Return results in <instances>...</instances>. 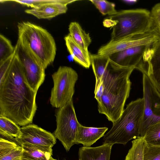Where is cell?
<instances>
[{"label": "cell", "mask_w": 160, "mask_h": 160, "mask_svg": "<svg viewBox=\"0 0 160 160\" xmlns=\"http://www.w3.org/2000/svg\"><path fill=\"white\" fill-rule=\"evenodd\" d=\"M0 138L4 139L9 141L16 143L19 146L22 145L18 142L16 138H14L0 130Z\"/></svg>", "instance_id": "obj_32"}, {"label": "cell", "mask_w": 160, "mask_h": 160, "mask_svg": "<svg viewBox=\"0 0 160 160\" xmlns=\"http://www.w3.org/2000/svg\"><path fill=\"white\" fill-rule=\"evenodd\" d=\"M143 160H160V146L146 144L144 150Z\"/></svg>", "instance_id": "obj_27"}, {"label": "cell", "mask_w": 160, "mask_h": 160, "mask_svg": "<svg viewBox=\"0 0 160 160\" xmlns=\"http://www.w3.org/2000/svg\"><path fill=\"white\" fill-rule=\"evenodd\" d=\"M108 128L88 127L79 125L76 138V144H81L83 147H89L104 136Z\"/></svg>", "instance_id": "obj_15"}, {"label": "cell", "mask_w": 160, "mask_h": 160, "mask_svg": "<svg viewBox=\"0 0 160 160\" xmlns=\"http://www.w3.org/2000/svg\"><path fill=\"white\" fill-rule=\"evenodd\" d=\"M15 52H15L12 55L0 62V82L2 80L8 70L13 61Z\"/></svg>", "instance_id": "obj_30"}, {"label": "cell", "mask_w": 160, "mask_h": 160, "mask_svg": "<svg viewBox=\"0 0 160 160\" xmlns=\"http://www.w3.org/2000/svg\"><path fill=\"white\" fill-rule=\"evenodd\" d=\"M37 93L28 84L15 52L8 70L0 82V116L19 126L31 124L37 108Z\"/></svg>", "instance_id": "obj_1"}, {"label": "cell", "mask_w": 160, "mask_h": 160, "mask_svg": "<svg viewBox=\"0 0 160 160\" xmlns=\"http://www.w3.org/2000/svg\"><path fill=\"white\" fill-rule=\"evenodd\" d=\"M160 93V40L149 50L146 57L144 71Z\"/></svg>", "instance_id": "obj_14"}, {"label": "cell", "mask_w": 160, "mask_h": 160, "mask_svg": "<svg viewBox=\"0 0 160 160\" xmlns=\"http://www.w3.org/2000/svg\"><path fill=\"white\" fill-rule=\"evenodd\" d=\"M15 48L3 35L0 34V62L12 55L15 52Z\"/></svg>", "instance_id": "obj_24"}, {"label": "cell", "mask_w": 160, "mask_h": 160, "mask_svg": "<svg viewBox=\"0 0 160 160\" xmlns=\"http://www.w3.org/2000/svg\"><path fill=\"white\" fill-rule=\"evenodd\" d=\"M0 130L14 137L17 138L21 133V128L9 118L0 116Z\"/></svg>", "instance_id": "obj_23"}, {"label": "cell", "mask_w": 160, "mask_h": 160, "mask_svg": "<svg viewBox=\"0 0 160 160\" xmlns=\"http://www.w3.org/2000/svg\"><path fill=\"white\" fill-rule=\"evenodd\" d=\"M23 153L22 146H18L6 154L0 157V160H17L22 158Z\"/></svg>", "instance_id": "obj_28"}, {"label": "cell", "mask_w": 160, "mask_h": 160, "mask_svg": "<svg viewBox=\"0 0 160 160\" xmlns=\"http://www.w3.org/2000/svg\"><path fill=\"white\" fill-rule=\"evenodd\" d=\"M67 50L74 60L86 68L91 65L90 53L79 45L68 34L64 38Z\"/></svg>", "instance_id": "obj_17"}, {"label": "cell", "mask_w": 160, "mask_h": 160, "mask_svg": "<svg viewBox=\"0 0 160 160\" xmlns=\"http://www.w3.org/2000/svg\"><path fill=\"white\" fill-rule=\"evenodd\" d=\"M152 20L151 29L160 38V3L155 4L150 11Z\"/></svg>", "instance_id": "obj_26"}, {"label": "cell", "mask_w": 160, "mask_h": 160, "mask_svg": "<svg viewBox=\"0 0 160 160\" xmlns=\"http://www.w3.org/2000/svg\"><path fill=\"white\" fill-rule=\"evenodd\" d=\"M142 74L144 108L139 132L141 137H144L150 126L160 122V93L147 75L145 73Z\"/></svg>", "instance_id": "obj_9"}, {"label": "cell", "mask_w": 160, "mask_h": 160, "mask_svg": "<svg viewBox=\"0 0 160 160\" xmlns=\"http://www.w3.org/2000/svg\"><path fill=\"white\" fill-rule=\"evenodd\" d=\"M143 138L147 144L160 146V122L150 126Z\"/></svg>", "instance_id": "obj_22"}, {"label": "cell", "mask_w": 160, "mask_h": 160, "mask_svg": "<svg viewBox=\"0 0 160 160\" xmlns=\"http://www.w3.org/2000/svg\"><path fill=\"white\" fill-rule=\"evenodd\" d=\"M114 21L110 18L105 19L103 22V25L105 27H107L112 28L115 25Z\"/></svg>", "instance_id": "obj_33"}, {"label": "cell", "mask_w": 160, "mask_h": 160, "mask_svg": "<svg viewBox=\"0 0 160 160\" xmlns=\"http://www.w3.org/2000/svg\"><path fill=\"white\" fill-rule=\"evenodd\" d=\"M158 41L132 47L109 57L112 60L121 66L134 67L141 72L143 68L147 54Z\"/></svg>", "instance_id": "obj_11"}, {"label": "cell", "mask_w": 160, "mask_h": 160, "mask_svg": "<svg viewBox=\"0 0 160 160\" xmlns=\"http://www.w3.org/2000/svg\"><path fill=\"white\" fill-rule=\"evenodd\" d=\"M18 146L16 143L0 138V157L9 152Z\"/></svg>", "instance_id": "obj_29"}, {"label": "cell", "mask_w": 160, "mask_h": 160, "mask_svg": "<svg viewBox=\"0 0 160 160\" xmlns=\"http://www.w3.org/2000/svg\"><path fill=\"white\" fill-rule=\"evenodd\" d=\"M26 160V159H23L22 158H21V159H18V160Z\"/></svg>", "instance_id": "obj_35"}, {"label": "cell", "mask_w": 160, "mask_h": 160, "mask_svg": "<svg viewBox=\"0 0 160 160\" xmlns=\"http://www.w3.org/2000/svg\"><path fill=\"white\" fill-rule=\"evenodd\" d=\"M143 98L129 103L120 118L112 123L110 130L104 135L103 144L125 145L132 139L140 137V130L144 112Z\"/></svg>", "instance_id": "obj_3"}, {"label": "cell", "mask_w": 160, "mask_h": 160, "mask_svg": "<svg viewBox=\"0 0 160 160\" xmlns=\"http://www.w3.org/2000/svg\"><path fill=\"white\" fill-rule=\"evenodd\" d=\"M146 144L143 137L134 139L132 141V146L125 160H143L144 150Z\"/></svg>", "instance_id": "obj_21"}, {"label": "cell", "mask_w": 160, "mask_h": 160, "mask_svg": "<svg viewBox=\"0 0 160 160\" xmlns=\"http://www.w3.org/2000/svg\"><path fill=\"white\" fill-rule=\"evenodd\" d=\"M15 47L26 79L31 88L37 92L45 80V69L39 59L24 42L18 38Z\"/></svg>", "instance_id": "obj_7"}, {"label": "cell", "mask_w": 160, "mask_h": 160, "mask_svg": "<svg viewBox=\"0 0 160 160\" xmlns=\"http://www.w3.org/2000/svg\"><path fill=\"white\" fill-rule=\"evenodd\" d=\"M134 69L121 66L110 59L103 77V92L98 110L112 123L118 119L124 110L131 90L130 77Z\"/></svg>", "instance_id": "obj_2"}, {"label": "cell", "mask_w": 160, "mask_h": 160, "mask_svg": "<svg viewBox=\"0 0 160 160\" xmlns=\"http://www.w3.org/2000/svg\"><path fill=\"white\" fill-rule=\"evenodd\" d=\"M90 1L103 15L111 16L118 12L115 8V5L113 3L104 0H92Z\"/></svg>", "instance_id": "obj_25"}, {"label": "cell", "mask_w": 160, "mask_h": 160, "mask_svg": "<svg viewBox=\"0 0 160 160\" xmlns=\"http://www.w3.org/2000/svg\"><path fill=\"white\" fill-rule=\"evenodd\" d=\"M91 65L96 78L95 89L102 80L103 77L107 69L110 59L109 56L90 53Z\"/></svg>", "instance_id": "obj_18"}, {"label": "cell", "mask_w": 160, "mask_h": 160, "mask_svg": "<svg viewBox=\"0 0 160 160\" xmlns=\"http://www.w3.org/2000/svg\"><path fill=\"white\" fill-rule=\"evenodd\" d=\"M69 34L79 45L86 50L92 42L89 34L87 33L78 22H71L69 25Z\"/></svg>", "instance_id": "obj_19"}, {"label": "cell", "mask_w": 160, "mask_h": 160, "mask_svg": "<svg viewBox=\"0 0 160 160\" xmlns=\"http://www.w3.org/2000/svg\"><path fill=\"white\" fill-rule=\"evenodd\" d=\"M160 40V38L152 30L149 32L111 40L102 46L97 54L109 56L112 54L129 48L139 44L150 43Z\"/></svg>", "instance_id": "obj_12"}, {"label": "cell", "mask_w": 160, "mask_h": 160, "mask_svg": "<svg viewBox=\"0 0 160 160\" xmlns=\"http://www.w3.org/2000/svg\"><path fill=\"white\" fill-rule=\"evenodd\" d=\"M114 21L111 40L148 32L151 30L150 11L145 9L122 10L109 16Z\"/></svg>", "instance_id": "obj_5"}, {"label": "cell", "mask_w": 160, "mask_h": 160, "mask_svg": "<svg viewBox=\"0 0 160 160\" xmlns=\"http://www.w3.org/2000/svg\"><path fill=\"white\" fill-rule=\"evenodd\" d=\"M103 92V80L100 83L99 85L97 88L95 89L94 98L97 100L98 104L100 103L101 100V98Z\"/></svg>", "instance_id": "obj_31"}, {"label": "cell", "mask_w": 160, "mask_h": 160, "mask_svg": "<svg viewBox=\"0 0 160 160\" xmlns=\"http://www.w3.org/2000/svg\"><path fill=\"white\" fill-rule=\"evenodd\" d=\"M21 131L20 135L16 138L21 145L35 147L52 154V148L56 142L53 134L31 124L21 128Z\"/></svg>", "instance_id": "obj_10"}, {"label": "cell", "mask_w": 160, "mask_h": 160, "mask_svg": "<svg viewBox=\"0 0 160 160\" xmlns=\"http://www.w3.org/2000/svg\"><path fill=\"white\" fill-rule=\"evenodd\" d=\"M112 146L107 143L97 147L80 148L78 152L79 160H110Z\"/></svg>", "instance_id": "obj_16"}, {"label": "cell", "mask_w": 160, "mask_h": 160, "mask_svg": "<svg viewBox=\"0 0 160 160\" xmlns=\"http://www.w3.org/2000/svg\"><path fill=\"white\" fill-rule=\"evenodd\" d=\"M75 0H53L50 2L40 5L25 10V13L39 19H49L66 12L67 5Z\"/></svg>", "instance_id": "obj_13"}, {"label": "cell", "mask_w": 160, "mask_h": 160, "mask_svg": "<svg viewBox=\"0 0 160 160\" xmlns=\"http://www.w3.org/2000/svg\"><path fill=\"white\" fill-rule=\"evenodd\" d=\"M18 38L27 44L46 69L53 62L56 55L52 36L46 29L28 21L18 22Z\"/></svg>", "instance_id": "obj_4"}, {"label": "cell", "mask_w": 160, "mask_h": 160, "mask_svg": "<svg viewBox=\"0 0 160 160\" xmlns=\"http://www.w3.org/2000/svg\"><path fill=\"white\" fill-rule=\"evenodd\" d=\"M23 153L22 158L27 160H57L53 158L51 153L42 150L35 147L23 144L22 145Z\"/></svg>", "instance_id": "obj_20"}, {"label": "cell", "mask_w": 160, "mask_h": 160, "mask_svg": "<svg viewBox=\"0 0 160 160\" xmlns=\"http://www.w3.org/2000/svg\"></svg>", "instance_id": "obj_36"}, {"label": "cell", "mask_w": 160, "mask_h": 160, "mask_svg": "<svg viewBox=\"0 0 160 160\" xmlns=\"http://www.w3.org/2000/svg\"><path fill=\"white\" fill-rule=\"evenodd\" d=\"M52 77L54 85L51 92L50 104L53 107L60 108L72 100L78 74L71 67L60 66Z\"/></svg>", "instance_id": "obj_6"}, {"label": "cell", "mask_w": 160, "mask_h": 160, "mask_svg": "<svg viewBox=\"0 0 160 160\" xmlns=\"http://www.w3.org/2000/svg\"><path fill=\"white\" fill-rule=\"evenodd\" d=\"M125 3L128 4H133L137 2V0H124L123 1Z\"/></svg>", "instance_id": "obj_34"}, {"label": "cell", "mask_w": 160, "mask_h": 160, "mask_svg": "<svg viewBox=\"0 0 160 160\" xmlns=\"http://www.w3.org/2000/svg\"><path fill=\"white\" fill-rule=\"evenodd\" d=\"M55 116L57 128L53 134L68 152L76 144V135L80 124L77 119L72 100L59 108Z\"/></svg>", "instance_id": "obj_8"}]
</instances>
